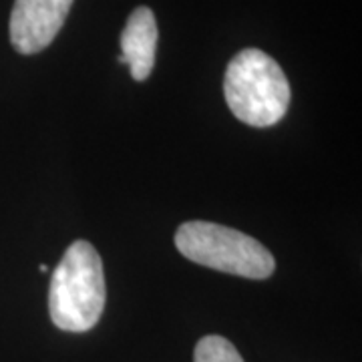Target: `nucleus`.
<instances>
[{
	"mask_svg": "<svg viewBox=\"0 0 362 362\" xmlns=\"http://www.w3.org/2000/svg\"><path fill=\"white\" fill-rule=\"evenodd\" d=\"M105 300L107 286L99 252L85 240L73 242L52 272L51 320L65 332H87L99 322Z\"/></svg>",
	"mask_w": 362,
	"mask_h": 362,
	"instance_id": "obj_1",
	"label": "nucleus"
},
{
	"mask_svg": "<svg viewBox=\"0 0 362 362\" xmlns=\"http://www.w3.org/2000/svg\"><path fill=\"white\" fill-rule=\"evenodd\" d=\"M223 95L233 115L250 127L276 125L292 99L282 66L259 49H246L230 61Z\"/></svg>",
	"mask_w": 362,
	"mask_h": 362,
	"instance_id": "obj_2",
	"label": "nucleus"
},
{
	"mask_svg": "<svg viewBox=\"0 0 362 362\" xmlns=\"http://www.w3.org/2000/svg\"><path fill=\"white\" fill-rule=\"evenodd\" d=\"M175 247L199 266L250 280H266L276 270L270 250L258 240L214 221H185L175 233Z\"/></svg>",
	"mask_w": 362,
	"mask_h": 362,
	"instance_id": "obj_3",
	"label": "nucleus"
},
{
	"mask_svg": "<svg viewBox=\"0 0 362 362\" xmlns=\"http://www.w3.org/2000/svg\"><path fill=\"white\" fill-rule=\"evenodd\" d=\"M73 0H14L11 42L21 54H37L51 45L65 25Z\"/></svg>",
	"mask_w": 362,
	"mask_h": 362,
	"instance_id": "obj_4",
	"label": "nucleus"
},
{
	"mask_svg": "<svg viewBox=\"0 0 362 362\" xmlns=\"http://www.w3.org/2000/svg\"><path fill=\"white\" fill-rule=\"evenodd\" d=\"M157 21L147 6H139L129 14L127 25L121 33V57L119 63L129 65L131 77L135 81L149 78L156 66L157 52Z\"/></svg>",
	"mask_w": 362,
	"mask_h": 362,
	"instance_id": "obj_5",
	"label": "nucleus"
},
{
	"mask_svg": "<svg viewBox=\"0 0 362 362\" xmlns=\"http://www.w3.org/2000/svg\"><path fill=\"white\" fill-rule=\"evenodd\" d=\"M194 362H244V358L228 338L209 334L197 342Z\"/></svg>",
	"mask_w": 362,
	"mask_h": 362,
	"instance_id": "obj_6",
	"label": "nucleus"
}]
</instances>
